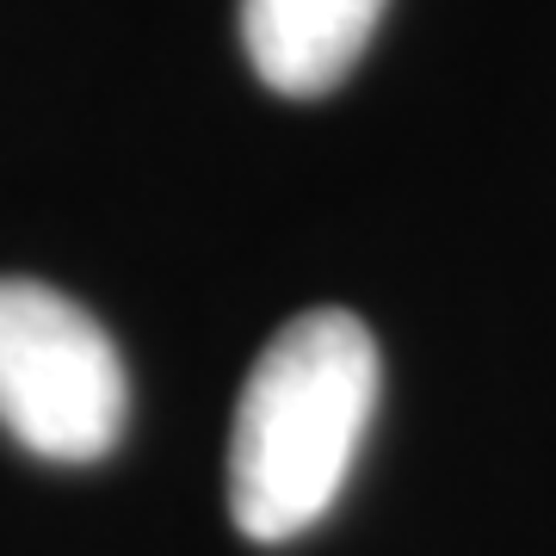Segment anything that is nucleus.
<instances>
[{
  "label": "nucleus",
  "mask_w": 556,
  "mask_h": 556,
  "mask_svg": "<svg viewBox=\"0 0 556 556\" xmlns=\"http://www.w3.org/2000/svg\"><path fill=\"white\" fill-rule=\"evenodd\" d=\"M378 383V340L353 309H309L266 340L229 433V514L241 538L285 544L334 507Z\"/></svg>",
  "instance_id": "nucleus-1"
},
{
  "label": "nucleus",
  "mask_w": 556,
  "mask_h": 556,
  "mask_svg": "<svg viewBox=\"0 0 556 556\" xmlns=\"http://www.w3.org/2000/svg\"><path fill=\"white\" fill-rule=\"evenodd\" d=\"M124 358L75 298L0 278V427L31 457L100 464L124 433Z\"/></svg>",
  "instance_id": "nucleus-2"
},
{
  "label": "nucleus",
  "mask_w": 556,
  "mask_h": 556,
  "mask_svg": "<svg viewBox=\"0 0 556 556\" xmlns=\"http://www.w3.org/2000/svg\"><path fill=\"white\" fill-rule=\"evenodd\" d=\"M383 7L390 0H241V43L273 93L316 100L353 75Z\"/></svg>",
  "instance_id": "nucleus-3"
}]
</instances>
